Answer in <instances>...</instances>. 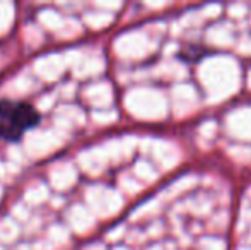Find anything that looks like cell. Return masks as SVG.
Listing matches in <instances>:
<instances>
[{
	"mask_svg": "<svg viewBox=\"0 0 251 250\" xmlns=\"http://www.w3.org/2000/svg\"><path fill=\"white\" fill-rule=\"evenodd\" d=\"M40 120V111L27 101L0 100V139L19 142L24 134L34 129Z\"/></svg>",
	"mask_w": 251,
	"mask_h": 250,
	"instance_id": "cell-1",
	"label": "cell"
}]
</instances>
